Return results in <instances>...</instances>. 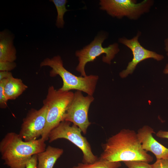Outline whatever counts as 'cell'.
<instances>
[{
    "mask_svg": "<svg viewBox=\"0 0 168 168\" xmlns=\"http://www.w3.org/2000/svg\"><path fill=\"white\" fill-rule=\"evenodd\" d=\"M165 49L166 54L168 56V37L166 39L164 40Z\"/></svg>",
    "mask_w": 168,
    "mask_h": 168,
    "instance_id": "24",
    "label": "cell"
},
{
    "mask_svg": "<svg viewBox=\"0 0 168 168\" xmlns=\"http://www.w3.org/2000/svg\"><path fill=\"white\" fill-rule=\"evenodd\" d=\"M94 98L93 96H84L82 91H77L68 106L64 115V121L72 122L78 127L85 134L91 124L88 118V112Z\"/></svg>",
    "mask_w": 168,
    "mask_h": 168,
    "instance_id": "8",
    "label": "cell"
},
{
    "mask_svg": "<svg viewBox=\"0 0 168 168\" xmlns=\"http://www.w3.org/2000/svg\"><path fill=\"white\" fill-rule=\"evenodd\" d=\"M50 1L54 3L57 12L56 25L58 28H62L64 25V15L66 12L69 11L66 7L68 1L66 0H51Z\"/></svg>",
    "mask_w": 168,
    "mask_h": 168,
    "instance_id": "16",
    "label": "cell"
},
{
    "mask_svg": "<svg viewBox=\"0 0 168 168\" xmlns=\"http://www.w3.org/2000/svg\"><path fill=\"white\" fill-rule=\"evenodd\" d=\"M152 165V168H168V158L156 159Z\"/></svg>",
    "mask_w": 168,
    "mask_h": 168,
    "instance_id": "20",
    "label": "cell"
},
{
    "mask_svg": "<svg viewBox=\"0 0 168 168\" xmlns=\"http://www.w3.org/2000/svg\"><path fill=\"white\" fill-rule=\"evenodd\" d=\"M45 66L52 68L49 74L51 77L58 75L61 78L63 85L59 89L60 90L68 91L75 90L93 96L99 79L98 76L91 75L82 77L75 75L64 68L63 60L59 55L44 59L40 63V66Z\"/></svg>",
    "mask_w": 168,
    "mask_h": 168,
    "instance_id": "3",
    "label": "cell"
},
{
    "mask_svg": "<svg viewBox=\"0 0 168 168\" xmlns=\"http://www.w3.org/2000/svg\"><path fill=\"white\" fill-rule=\"evenodd\" d=\"M106 39L105 35L99 34L90 44L76 51L75 55L78 58L79 62L76 70L80 73L81 76H87L85 68L87 63L93 61L97 57L105 54V55L103 56L102 61L110 64L115 55L119 51V45L117 43L110 44L106 47H103L102 43Z\"/></svg>",
    "mask_w": 168,
    "mask_h": 168,
    "instance_id": "5",
    "label": "cell"
},
{
    "mask_svg": "<svg viewBox=\"0 0 168 168\" xmlns=\"http://www.w3.org/2000/svg\"><path fill=\"white\" fill-rule=\"evenodd\" d=\"M100 159L111 162L141 161L150 163L153 157L143 150L137 133L123 129L103 144Z\"/></svg>",
    "mask_w": 168,
    "mask_h": 168,
    "instance_id": "1",
    "label": "cell"
},
{
    "mask_svg": "<svg viewBox=\"0 0 168 168\" xmlns=\"http://www.w3.org/2000/svg\"><path fill=\"white\" fill-rule=\"evenodd\" d=\"M163 73L165 74H168V63L166 65L163 70Z\"/></svg>",
    "mask_w": 168,
    "mask_h": 168,
    "instance_id": "25",
    "label": "cell"
},
{
    "mask_svg": "<svg viewBox=\"0 0 168 168\" xmlns=\"http://www.w3.org/2000/svg\"><path fill=\"white\" fill-rule=\"evenodd\" d=\"M156 135L159 138L168 139V131L159 130L156 133Z\"/></svg>",
    "mask_w": 168,
    "mask_h": 168,
    "instance_id": "22",
    "label": "cell"
},
{
    "mask_svg": "<svg viewBox=\"0 0 168 168\" xmlns=\"http://www.w3.org/2000/svg\"><path fill=\"white\" fill-rule=\"evenodd\" d=\"M6 79L0 80V107L2 109H5L7 107V99L6 96L4 86Z\"/></svg>",
    "mask_w": 168,
    "mask_h": 168,
    "instance_id": "18",
    "label": "cell"
},
{
    "mask_svg": "<svg viewBox=\"0 0 168 168\" xmlns=\"http://www.w3.org/2000/svg\"><path fill=\"white\" fill-rule=\"evenodd\" d=\"M45 142L41 138L26 142L19 134L8 133L0 142L1 158L8 168H26L33 155L45 150Z\"/></svg>",
    "mask_w": 168,
    "mask_h": 168,
    "instance_id": "2",
    "label": "cell"
},
{
    "mask_svg": "<svg viewBox=\"0 0 168 168\" xmlns=\"http://www.w3.org/2000/svg\"><path fill=\"white\" fill-rule=\"evenodd\" d=\"M121 166L120 162H111L99 158L94 163H79L73 168H119Z\"/></svg>",
    "mask_w": 168,
    "mask_h": 168,
    "instance_id": "15",
    "label": "cell"
},
{
    "mask_svg": "<svg viewBox=\"0 0 168 168\" xmlns=\"http://www.w3.org/2000/svg\"><path fill=\"white\" fill-rule=\"evenodd\" d=\"M37 154L34 155L27 163L26 168H37Z\"/></svg>",
    "mask_w": 168,
    "mask_h": 168,
    "instance_id": "21",
    "label": "cell"
},
{
    "mask_svg": "<svg viewBox=\"0 0 168 168\" xmlns=\"http://www.w3.org/2000/svg\"><path fill=\"white\" fill-rule=\"evenodd\" d=\"M128 168H152V165L141 161H133L123 162Z\"/></svg>",
    "mask_w": 168,
    "mask_h": 168,
    "instance_id": "17",
    "label": "cell"
},
{
    "mask_svg": "<svg viewBox=\"0 0 168 168\" xmlns=\"http://www.w3.org/2000/svg\"><path fill=\"white\" fill-rule=\"evenodd\" d=\"M141 33L139 32L137 35L132 39H128L125 37L120 38L119 42L129 48L132 52L133 57L129 62L126 68L119 73L120 77L124 78L133 73L138 63L146 59L152 58L157 61L163 60L164 57L156 52L148 50L143 47L139 42L138 38Z\"/></svg>",
    "mask_w": 168,
    "mask_h": 168,
    "instance_id": "10",
    "label": "cell"
},
{
    "mask_svg": "<svg viewBox=\"0 0 168 168\" xmlns=\"http://www.w3.org/2000/svg\"><path fill=\"white\" fill-rule=\"evenodd\" d=\"M154 133L153 129L148 125H144L138 130L137 134L142 148L152 152L156 159L168 158V148L154 138L152 135Z\"/></svg>",
    "mask_w": 168,
    "mask_h": 168,
    "instance_id": "11",
    "label": "cell"
},
{
    "mask_svg": "<svg viewBox=\"0 0 168 168\" xmlns=\"http://www.w3.org/2000/svg\"><path fill=\"white\" fill-rule=\"evenodd\" d=\"M16 67L14 62L0 61V71H8L13 69Z\"/></svg>",
    "mask_w": 168,
    "mask_h": 168,
    "instance_id": "19",
    "label": "cell"
},
{
    "mask_svg": "<svg viewBox=\"0 0 168 168\" xmlns=\"http://www.w3.org/2000/svg\"><path fill=\"white\" fill-rule=\"evenodd\" d=\"M74 93L71 91H62L56 90L53 86H49L43 105L48 107L45 126L41 138L45 141L48 140L50 131L64 121L67 110L72 102Z\"/></svg>",
    "mask_w": 168,
    "mask_h": 168,
    "instance_id": "4",
    "label": "cell"
},
{
    "mask_svg": "<svg viewBox=\"0 0 168 168\" xmlns=\"http://www.w3.org/2000/svg\"><path fill=\"white\" fill-rule=\"evenodd\" d=\"M48 107L30 109L23 119L19 134L26 142L36 139L42 135L46 123Z\"/></svg>",
    "mask_w": 168,
    "mask_h": 168,
    "instance_id": "9",
    "label": "cell"
},
{
    "mask_svg": "<svg viewBox=\"0 0 168 168\" xmlns=\"http://www.w3.org/2000/svg\"><path fill=\"white\" fill-rule=\"evenodd\" d=\"M153 2L151 0L138 3L133 0H100L99 5L100 9L113 17L121 19L126 17L135 20L148 12Z\"/></svg>",
    "mask_w": 168,
    "mask_h": 168,
    "instance_id": "7",
    "label": "cell"
},
{
    "mask_svg": "<svg viewBox=\"0 0 168 168\" xmlns=\"http://www.w3.org/2000/svg\"><path fill=\"white\" fill-rule=\"evenodd\" d=\"M6 79L4 90L8 100L16 99L28 88L21 79L13 77L11 72Z\"/></svg>",
    "mask_w": 168,
    "mask_h": 168,
    "instance_id": "14",
    "label": "cell"
},
{
    "mask_svg": "<svg viewBox=\"0 0 168 168\" xmlns=\"http://www.w3.org/2000/svg\"><path fill=\"white\" fill-rule=\"evenodd\" d=\"M10 72L8 71H0V80L7 78Z\"/></svg>",
    "mask_w": 168,
    "mask_h": 168,
    "instance_id": "23",
    "label": "cell"
},
{
    "mask_svg": "<svg viewBox=\"0 0 168 168\" xmlns=\"http://www.w3.org/2000/svg\"><path fill=\"white\" fill-rule=\"evenodd\" d=\"M63 152V149L48 146L44 151L37 154V168H53Z\"/></svg>",
    "mask_w": 168,
    "mask_h": 168,
    "instance_id": "13",
    "label": "cell"
},
{
    "mask_svg": "<svg viewBox=\"0 0 168 168\" xmlns=\"http://www.w3.org/2000/svg\"><path fill=\"white\" fill-rule=\"evenodd\" d=\"M14 38L13 35L6 30L0 32V61L14 62L16 59Z\"/></svg>",
    "mask_w": 168,
    "mask_h": 168,
    "instance_id": "12",
    "label": "cell"
},
{
    "mask_svg": "<svg viewBox=\"0 0 168 168\" xmlns=\"http://www.w3.org/2000/svg\"><path fill=\"white\" fill-rule=\"evenodd\" d=\"M70 122L63 121L51 130L49 134L48 140L51 142L60 138L67 139L82 152L83 162L90 164L94 162L98 159L92 152L91 146L86 138L81 134V129L76 125H71Z\"/></svg>",
    "mask_w": 168,
    "mask_h": 168,
    "instance_id": "6",
    "label": "cell"
}]
</instances>
